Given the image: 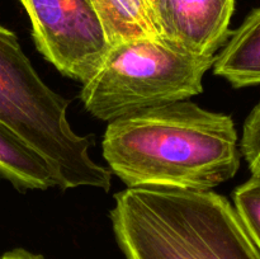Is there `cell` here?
<instances>
[{
	"mask_svg": "<svg viewBox=\"0 0 260 259\" xmlns=\"http://www.w3.org/2000/svg\"><path fill=\"white\" fill-rule=\"evenodd\" d=\"M238 140L229 114L179 101L109 122L102 147L128 188L211 190L238 173Z\"/></svg>",
	"mask_w": 260,
	"mask_h": 259,
	"instance_id": "1",
	"label": "cell"
},
{
	"mask_svg": "<svg viewBox=\"0 0 260 259\" xmlns=\"http://www.w3.org/2000/svg\"><path fill=\"white\" fill-rule=\"evenodd\" d=\"M111 221L126 259H260L230 201L213 190L127 188Z\"/></svg>",
	"mask_w": 260,
	"mask_h": 259,
	"instance_id": "2",
	"label": "cell"
},
{
	"mask_svg": "<svg viewBox=\"0 0 260 259\" xmlns=\"http://www.w3.org/2000/svg\"><path fill=\"white\" fill-rule=\"evenodd\" d=\"M69 106L41 79L15 33L0 25V122L45 159L61 190L108 192L111 170L91 159L90 139L73 130Z\"/></svg>",
	"mask_w": 260,
	"mask_h": 259,
	"instance_id": "3",
	"label": "cell"
},
{
	"mask_svg": "<svg viewBox=\"0 0 260 259\" xmlns=\"http://www.w3.org/2000/svg\"><path fill=\"white\" fill-rule=\"evenodd\" d=\"M215 58L188 52L161 37L126 41L109 47L101 68L83 84L81 102L91 116L112 122L187 101L203 91V76Z\"/></svg>",
	"mask_w": 260,
	"mask_h": 259,
	"instance_id": "4",
	"label": "cell"
},
{
	"mask_svg": "<svg viewBox=\"0 0 260 259\" xmlns=\"http://www.w3.org/2000/svg\"><path fill=\"white\" fill-rule=\"evenodd\" d=\"M36 47L61 74L86 83L109 51L91 0H19Z\"/></svg>",
	"mask_w": 260,
	"mask_h": 259,
	"instance_id": "5",
	"label": "cell"
},
{
	"mask_svg": "<svg viewBox=\"0 0 260 259\" xmlns=\"http://www.w3.org/2000/svg\"><path fill=\"white\" fill-rule=\"evenodd\" d=\"M160 37L201 56H216L231 36L235 0H152Z\"/></svg>",
	"mask_w": 260,
	"mask_h": 259,
	"instance_id": "6",
	"label": "cell"
},
{
	"mask_svg": "<svg viewBox=\"0 0 260 259\" xmlns=\"http://www.w3.org/2000/svg\"><path fill=\"white\" fill-rule=\"evenodd\" d=\"M213 73L234 88L260 85V8L245 18L213 62Z\"/></svg>",
	"mask_w": 260,
	"mask_h": 259,
	"instance_id": "7",
	"label": "cell"
},
{
	"mask_svg": "<svg viewBox=\"0 0 260 259\" xmlns=\"http://www.w3.org/2000/svg\"><path fill=\"white\" fill-rule=\"evenodd\" d=\"M0 174L19 190L56 187L52 170L42 156L0 122Z\"/></svg>",
	"mask_w": 260,
	"mask_h": 259,
	"instance_id": "8",
	"label": "cell"
},
{
	"mask_svg": "<svg viewBox=\"0 0 260 259\" xmlns=\"http://www.w3.org/2000/svg\"><path fill=\"white\" fill-rule=\"evenodd\" d=\"M109 47L141 38L160 37L149 0H91Z\"/></svg>",
	"mask_w": 260,
	"mask_h": 259,
	"instance_id": "9",
	"label": "cell"
},
{
	"mask_svg": "<svg viewBox=\"0 0 260 259\" xmlns=\"http://www.w3.org/2000/svg\"><path fill=\"white\" fill-rule=\"evenodd\" d=\"M234 208L260 251V178L251 177L236 188Z\"/></svg>",
	"mask_w": 260,
	"mask_h": 259,
	"instance_id": "10",
	"label": "cell"
},
{
	"mask_svg": "<svg viewBox=\"0 0 260 259\" xmlns=\"http://www.w3.org/2000/svg\"><path fill=\"white\" fill-rule=\"evenodd\" d=\"M240 152L248 163L251 177L260 178V102L244 122Z\"/></svg>",
	"mask_w": 260,
	"mask_h": 259,
	"instance_id": "11",
	"label": "cell"
},
{
	"mask_svg": "<svg viewBox=\"0 0 260 259\" xmlns=\"http://www.w3.org/2000/svg\"><path fill=\"white\" fill-rule=\"evenodd\" d=\"M0 259H43V258L40 255H36V254L29 253V251L18 249V250H13V251H9V253H5L4 255L0 256Z\"/></svg>",
	"mask_w": 260,
	"mask_h": 259,
	"instance_id": "12",
	"label": "cell"
},
{
	"mask_svg": "<svg viewBox=\"0 0 260 259\" xmlns=\"http://www.w3.org/2000/svg\"><path fill=\"white\" fill-rule=\"evenodd\" d=\"M149 2H150V4H151V3H152V0H149Z\"/></svg>",
	"mask_w": 260,
	"mask_h": 259,
	"instance_id": "13",
	"label": "cell"
}]
</instances>
